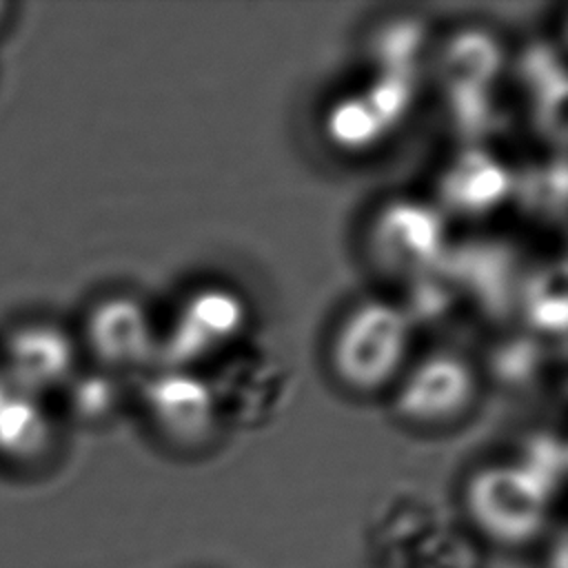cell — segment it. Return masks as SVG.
Here are the masks:
<instances>
[{"label": "cell", "instance_id": "cell-1", "mask_svg": "<svg viewBox=\"0 0 568 568\" xmlns=\"http://www.w3.org/2000/svg\"><path fill=\"white\" fill-rule=\"evenodd\" d=\"M410 337L413 324L399 304L366 300L346 313L333 337V368L355 390L382 388L402 371Z\"/></svg>", "mask_w": 568, "mask_h": 568}, {"label": "cell", "instance_id": "cell-2", "mask_svg": "<svg viewBox=\"0 0 568 568\" xmlns=\"http://www.w3.org/2000/svg\"><path fill=\"white\" fill-rule=\"evenodd\" d=\"M464 504L486 539L499 546H524L546 530L552 499L519 464L497 462L470 475Z\"/></svg>", "mask_w": 568, "mask_h": 568}, {"label": "cell", "instance_id": "cell-3", "mask_svg": "<svg viewBox=\"0 0 568 568\" xmlns=\"http://www.w3.org/2000/svg\"><path fill=\"white\" fill-rule=\"evenodd\" d=\"M450 246L446 213L426 200H390L375 213L368 229V253L375 266L406 282L439 271Z\"/></svg>", "mask_w": 568, "mask_h": 568}, {"label": "cell", "instance_id": "cell-4", "mask_svg": "<svg viewBox=\"0 0 568 568\" xmlns=\"http://www.w3.org/2000/svg\"><path fill=\"white\" fill-rule=\"evenodd\" d=\"M217 359L215 375L206 379L220 422L248 428L282 410L291 393V371L277 353L237 342Z\"/></svg>", "mask_w": 568, "mask_h": 568}, {"label": "cell", "instance_id": "cell-5", "mask_svg": "<svg viewBox=\"0 0 568 568\" xmlns=\"http://www.w3.org/2000/svg\"><path fill=\"white\" fill-rule=\"evenodd\" d=\"M244 300L224 286H206L189 295L158 339V364L193 368L217 359L240 342L246 326Z\"/></svg>", "mask_w": 568, "mask_h": 568}, {"label": "cell", "instance_id": "cell-6", "mask_svg": "<svg viewBox=\"0 0 568 568\" xmlns=\"http://www.w3.org/2000/svg\"><path fill=\"white\" fill-rule=\"evenodd\" d=\"M78 371V342L51 322H29L13 328L0 348L4 384L38 399L64 390Z\"/></svg>", "mask_w": 568, "mask_h": 568}, {"label": "cell", "instance_id": "cell-7", "mask_svg": "<svg viewBox=\"0 0 568 568\" xmlns=\"http://www.w3.org/2000/svg\"><path fill=\"white\" fill-rule=\"evenodd\" d=\"M462 302L475 304L484 315L499 320L515 311L524 275L517 251L501 240L481 237L450 246L442 266Z\"/></svg>", "mask_w": 568, "mask_h": 568}, {"label": "cell", "instance_id": "cell-8", "mask_svg": "<svg viewBox=\"0 0 568 568\" xmlns=\"http://www.w3.org/2000/svg\"><path fill=\"white\" fill-rule=\"evenodd\" d=\"M477 377L466 357L435 351L404 373L395 393V413L415 424L457 419L475 399Z\"/></svg>", "mask_w": 568, "mask_h": 568}, {"label": "cell", "instance_id": "cell-9", "mask_svg": "<svg viewBox=\"0 0 568 568\" xmlns=\"http://www.w3.org/2000/svg\"><path fill=\"white\" fill-rule=\"evenodd\" d=\"M142 404L160 435L178 446L204 444L220 424L209 379L193 368L160 366L142 384Z\"/></svg>", "mask_w": 568, "mask_h": 568}, {"label": "cell", "instance_id": "cell-10", "mask_svg": "<svg viewBox=\"0 0 568 568\" xmlns=\"http://www.w3.org/2000/svg\"><path fill=\"white\" fill-rule=\"evenodd\" d=\"M158 331L146 306L126 295L100 300L84 322V346L106 373H124L158 359Z\"/></svg>", "mask_w": 568, "mask_h": 568}, {"label": "cell", "instance_id": "cell-11", "mask_svg": "<svg viewBox=\"0 0 568 568\" xmlns=\"http://www.w3.org/2000/svg\"><path fill=\"white\" fill-rule=\"evenodd\" d=\"M515 171L484 146L468 144L457 151L437 178L442 211L481 217L513 197Z\"/></svg>", "mask_w": 568, "mask_h": 568}, {"label": "cell", "instance_id": "cell-12", "mask_svg": "<svg viewBox=\"0 0 568 568\" xmlns=\"http://www.w3.org/2000/svg\"><path fill=\"white\" fill-rule=\"evenodd\" d=\"M519 80L537 131L550 142H561L566 120V75L561 55L544 42L530 44L519 60Z\"/></svg>", "mask_w": 568, "mask_h": 568}, {"label": "cell", "instance_id": "cell-13", "mask_svg": "<svg viewBox=\"0 0 568 568\" xmlns=\"http://www.w3.org/2000/svg\"><path fill=\"white\" fill-rule=\"evenodd\" d=\"M53 422L42 399L7 386L0 395V462L31 466L49 455Z\"/></svg>", "mask_w": 568, "mask_h": 568}, {"label": "cell", "instance_id": "cell-14", "mask_svg": "<svg viewBox=\"0 0 568 568\" xmlns=\"http://www.w3.org/2000/svg\"><path fill=\"white\" fill-rule=\"evenodd\" d=\"M504 71V49L499 40L479 29L457 31L439 55L442 87L495 89Z\"/></svg>", "mask_w": 568, "mask_h": 568}, {"label": "cell", "instance_id": "cell-15", "mask_svg": "<svg viewBox=\"0 0 568 568\" xmlns=\"http://www.w3.org/2000/svg\"><path fill=\"white\" fill-rule=\"evenodd\" d=\"M566 277L561 264H541L524 271L515 311L537 339L561 337L566 331Z\"/></svg>", "mask_w": 568, "mask_h": 568}, {"label": "cell", "instance_id": "cell-16", "mask_svg": "<svg viewBox=\"0 0 568 568\" xmlns=\"http://www.w3.org/2000/svg\"><path fill=\"white\" fill-rule=\"evenodd\" d=\"M426 51V27L417 18H399L386 22L371 40L373 71L419 78Z\"/></svg>", "mask_w": 568, "mask_h": 568}, {"label": "cell", "instance_id": "cell-17", "mask_svg": "<svg viewBox=\"0 0 568 568\" xmlns=\"http://www.w3.org/2000/svg\"><path fill=\"white\" fill-rule=\"evenodd\" d=\"M324 131L328 140L344 151L373 149L390 133L362 91L342 95L328 106Z\"/></svg>", "mask_w": 568, "mask_h": 568}, {"label": "cell", "instance_id": "cell-18", "mask_svg": "<svg viewBox=\"0 0 568 568\" xmlns=\"http://www.w3.org/2000/svg\"><path fill=\"white\" fill-rule=\"evenodd\" d=\"M564 193H566V169L561 158L537 164V166H528L526 171L515 173L513 197H517L530 215H537L546 222L561 217Z\"/></svg>", "mask_w": 568, "mask_h": 568}, {"label": "cell", "instance_id": "cell-19", "mask_svg": "<svg viewBox=\"0 0 568 568\" xmlns=\"http://www.w3.org/2000/svg\"><path fill=\"white\" fill-rule=\"evenodd\" d=\"M444 102L453 126L475 144V140L486 138L495 131L499 122V102L497 89L479 87H442Z\"/></svg>", "mask_w": 568, "mask_h": 568}, {"label": "cell", "instance_id": "cell-20", "mask_svg": "<svg viewBox=\"0 0 568 568\" xmlns=\"http://www.w3.org/2000/svg\"><path fill=\"white\" fill-rule=\"evenodd\" d=\"M67 404L75 419L95 424L109 419L120 404V384L113 373H75L67 384Z\"/></svg>", "mask_w": 568, "mask_h": 568}, {"label": "cell", "instance_id": "cell-21", "mask_svg": "<svg viewBox=\"0 0 568 568\" xmlns=\"http://www.w3.org/2000/svg\"><path fill=\"white\" fill-rule=\"evenodd\" d=\"M513 462L519 464L550 499L559 495L566 475V446L561 437L548 430L535 433L521 444V450Z\"/></svg>", "mask_w": 568, "mask_h": 568}, {"label": "cell", "instance_id": "cell-22", "mask_svg": "<svg viewBox=\"0 0 568 568\" xmlns=\"http://www.w3.org/2000/svg\"><path fill=\"white\" fill-rule=\"evenodd\" d=\"M459 295L453 288L450 280L444 275V271H435L422 277H415L408 282L406 297L402 311L415 326L417 322H442L450 315V311L457 306Z\"/></svg>", "mask_w": 568, "mask_h": 568}, {"label": "cell", "instance_id": "cell-23", "mask_svg": "<svg viewBox=\"0 0 568 568\" xmlns=\"http://www.w3.org/2000/svg\"><path fill=\"white\" fill-rule=\"evenodd\" d=\"M362 93L371 102V106L375 109L384 126L393 131L397 124L406 120V115L415 104L417 78L375 71V75L362 89Z\"/></svg>", "mask_w": 568, "mask_h": 568}, {"label": "cell", "instance_id": "cell-24", "mask_svg": "<svg viewBox=\"0 0 568 568\" xmlns=\"http://www.w3.org/2000/svg\"><path fill=\"white\" fill-rule=\"evenodd\" d=\"M541 359H544L541 339H537L530 333L506 337L499 344H495V348L490 351L493 375L510 386L530 382L537 375Z\"/></svg>", "mask_w": 568, "mask_h": 568}, {"label": "cell", "instance_id": "cell-25", "mask_svg": "<svg viewBox=\"0 0 568 568\" xmlns=\"http://www.w3.org/2000/svg\"><path fill=\"white\" fill-rule=\"evenodd\" d=\"M9 9H11L9 4L0 2V29H2V27H4V22L9 20Z\"/></svg>", "mask_w": 568, "mask_h": 568}, {"label": "cell", "instance_id": "cell-26", "mask_svg": "<svg viewBox=\"0 0 568 568\" xmlns=\"http://www.w3.org/2000/svg\"><path fill=\"white\" fill-rule=\"evenodd\" d=\"M7 390V384H4V379H2V373H0V395Z\"/></svg>", "mask_w": 568, "mask_h": 568}]
</instances>
